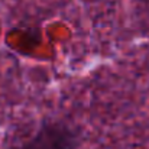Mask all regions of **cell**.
Masks as SVG:
<instances>
[{
  "instance_id": "1",
  "label": "cell",
  "mask_w": 149,
  "mask_h": 149,
  "mask_svg": "<svg viewBox=\"0 0 149 149\" xmlns=\"http://www.w3.org/2000/svg\"><path fill=\"white\" fill-rule=\"evenodd\" d=\"M78 146L80 136L75 129L59 120H47L15 149H78Z\"/></svg>"
}]
</instances>
